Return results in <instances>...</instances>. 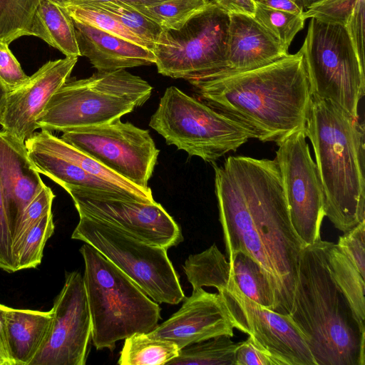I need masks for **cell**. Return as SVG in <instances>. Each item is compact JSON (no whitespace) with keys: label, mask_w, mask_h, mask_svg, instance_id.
<instances>
[{"label":"cell","mask_w":365,"mask_h":365,"mask_svg":"<svg viewBox=\"0 0 365 365\" xmlns=\"http://www.w3.org/2000/svg\"><path fill=\"white\" fill-rule=\"evenodd\" d=\"M212 166L227 256L242 252L256 261L273 289L274 311L289 314L304 246L291 222L276 160L229 156Z\"/></svg>","instance_id":"cell-1"},{"label":"cell","mask_w":365,"mask_h":365,"mask_svg":"<svg viewBox=\"0 0 365 365\" xmlns=\"http://www.w3.org/2000/svg\"><path fill=\"white\" fill-rule=\"evenodd\" d=\"M199 100L276 144L304 129L312 100L303 50L256 69L188 81Z\"/></svg>","instance_id":"cell-2"},{"label":"cell","mask_w":365,"mask_h":365,"mask_svg":"<svg viewBox=\"0 0 365 365\" xmlns=\"http://www.w3.org/2000/svg\"><path fill=\"white\" fill-rule=\"evenodd\" d=\"M322 185L325 217L347 232L365 220V132L355 118L312 97L304 128Z\"/></svg>","instance_id":"cell-3"},{"label":"cell","mask_w":365,"mask_h":365,"mask_svg":"<svg viewBox=\"0 0 365 365\" xmlns=\"http://www.w3.org/2000/svg\"><path fill=\"white\" fill-rule=\"evenodd\" d=\"M326 242L321 239L303 247L289 314L316 365H365V332L332 278Z\"/></svg>","instance_id":"cell-4"},{"label":"cell","mask_w":365,"mask_h":365,"mask_svg":"<svg viewBox=\"0 0 365 365\" xmlns=\"http://www.w3.org/2000/svg\"><path fill=\"white\" fill-rule=\"evenodd\" d=\"M80 252L96 349L113 351L118 341L153 331L160 319L159 305L92 246L85 243Z\"/></svg>","instance_id":"cell-5"},{"label":"cell","mask_w":365,"mask_h":365,"mask_svg":"<svg viewBox=\"0 0 365 365\" xmlns=\"http://www.w3.org/2000/svg\"><path fill=\"white\" fill-rule=\"evenodd\" d=\"M152 91L146 81L125 69L68 78L50 98L36 121L37 128L63 133L107 123L143 106Z\"/></svg>","instance_id":"cell-6"},{"label":"cell","mask_w":365,"mask_h":365,"mask_svg":"<svg viewBox=\"0 0 365 365\" xmlns=\"http://www.w3.org/2000/svg\"><path fill=\"white\" fill-rule=\"evenodd\" d=\"M149 126L167 144L211 163L256 138L250 129L175 86L165 89Z\"/></svg>","instance_id":"cell-7"},{"label":"cell","mask_w":365,"mask_h":365,"mask_svg":"<svg viewBox=\"0 0 365 365\" xmlns=\"http://www.w3.org/2000/svg\"><path fill=\"white\" fill-rule=\"evenodd\" d=\"M303 50L312 97L331 103L359 118L365 94V63L345 26L311 18Z\"/></svg>","instance_id":"cell-8"},{"label":"cell","mask_w":365,"mask_h":365,"mask_svg":"<svg viewBox=\"0 0 365 365\" xmlns=\"http://www.w3.org/2000/svg\"><path fill=\"white\" fill-rule=\"evenodd\" d=\"M71 237L92 246L158 303L185 299L167 249L148 244L100 220L79 216Z\"/></svg>","instance_id":"cell-9"},{"label":"cell","mask_w":365,"mask_h":365,"mask_svg":"<svg viewBox=\"0 0 365 365\" xmlns=\"http://www.w3.org/2000/svg\"><path fill=\"white\" fill-rule=\"evenodd\" d=\"M229 25V14L211 0L179 29H163L153 51L158 73L190 81L222 72Z\"/></svg>","instance_id":"cell-10"},{"label":"cell","mask_w":365,"mask_h":365,"mask_svg":"<svg viewBox=\"0 0 365 365\" xmlns=\"http://www.w3.org/2000/svg\"><path fill=\"white\" fill-rule=\"evenodd\" d=\"M60 138L127 181L150 189L159 150L148 130L118 118L65 131Z\"/></svg>","instance_id":"cell-11"},{"label":"cell","mask_w":365,"mask_h":365,"mask_svg":"<svg viewBox=\"0 0 365 365\" xmlns=\"http://www.w3.org/2000/svg\"><path fill=\"white\" fill-rule=\"evenodd\" d=\"M304 129L277 143L278 164L292 227L304 246L321 240L325 217L322 185Z\"/></svg>","instance_id":"cell-12"},{"label":"cell","mask_w":365,"mask_h":365,"mask_svg":"<svg viewBox=\"0 0 365 365\" xmlns=\"http://www.w3.org/2000/svg\"><path fill=\"white\" fill-rule=\"evenodd\" d=\"M63 188L72 197L79 216L110 224L148 244L168 249L182 240L179 225L163 206L104 191L75 186Z\"/></svg>","instance_id":"cell-13"},{"label":"cell","mask_w":365,"mask_h":365,"mask_svg":"<svg viewBox=\"0 0 365 365\" xmlns=\"http://www.w3.org/2000/svg\"><path fill=\"white\" fill-rule=\"evenodd\" d=\"M217 291L234 327L248 334L282 365H316L304 334L289 314L277 313L248 298L233 275Z\"/></svg>","instance_id":"cell-14"},{"label":"cell","mask_w":365,"mask_h":365,"mask_svg":"<svg viewBox=\"0 0 365 365\" xmlns=\"http://www.w3.org/2000/svg\"><path fill=\"white\" fill-rule=\"evenodd\" d=\"M45 343L30 365H84L91 337V319L83 277L67 272L56 298Z\"/></svg>","instance_id":"cell-15"},{"label":"cell","mask_w":365,"mask_h":365,"mask_svg":"<svg viewBox=\"0 0 365 365\" xmlns=\"http://www.w3.org/2000/svg\"><path fill=\"white\" fill-rule=\"evenodd\" d=\"M78 57L49 61L21 86L8 92L0 116L3 130L24 143L54 93L69 78Z\"/></svg>","instance_id":"cell-16"},{"label":"cell","mask_w":365,"mask_h":365,"mask_svg":"<svg viewBox=\"0 0 365 365\" xmlns=\"http://www.w3.org/2000/svg\"><path fill=\"white\" fill-rule=\"evenodd\" d=\"M234 324L218 293L192 290L180 309L148 334L180 349L220 335L234 336Z\"/></svg>","instance_id":"cell-17"},{"label":"cell","mask_w":365,"mask_h":365,"mask_svg":"<svg viewBox=\"0 0 365 365\" xmlns=\"http://www.w3.org/2000/svg\"><path fill=\"white\" fill-rule=\"evenodd\" d=\"M30 160L26 145L0 130V182L12 247L24 211L45 185Z\"/></svg>","instance_id":"cell-18"},{"label":"cell","mask_w":365,"mask_h":365,"mask_svg":"<svg viewBox=\"0 0 365 365\" xmlns=\"http://www.w3.org/2000/svg\"><path fill=\"white\" fill-rule=\"evenodd\" d=\"M229 15L227 66L222 72L214 76L256 69L289 54L254 17L237 14Z\"/></svg>","instance_id":"cell-19"},{"label":"cell","mask_w":365,"mask_h":365,"mask_svg":"<svg viewBox=\"0 0 365 365\" xmlns=\"http://www.w3.org/2000/svg\"><path fill=\"white\" fill-rule=\"evenodd\" d=\"M71 20L81 56L86 57L98 71H113L155 63L153 52L147 48Z\"/></svg>","instance_id":"cell-20"},{"label":"cell","mask_w":365,"mask_h":365,"mask_svg":"<svg viewBox=\"0 0 365 365\" xmlns=\"http://www.w3.org/2000/svg\"><path fill=\"white\" fill-rule=\"evenodd\" d=\"M53 312L8 307L5 327L14 365H30L48 335Z\"/></svg>","instance_id":"cell-21"},{"label":"cell","mask_w":365,"mask_h":365,"mask_svg":"<svg viewBox=\"0 0 365 365\" xmlns=\"http://www.w3.org/2000/svg\"><path fill=\"white\" fill-rule=\"evenodd\" d=\"M24 143L29 157L37 171L62 187L75 186L122 195L107 182L88 173L72 160L52 150L36 133L29 137Z\"/></svg>","instance_id":"cell-22"},{"label":"cell","mask_w":365,"mask_h":365,"mask_svg":"<svg viewBox=\"0 0 365 365\" xmlns=\"http://www.w3.org/2000/svg\"><path fill=\"white\" fill-rule=\"evenodd\" d=\"M31 36L41 38L66 56H81L72 20L52 0H40L33 19Z\"/></svg>","instance_id":"cell-23"},{"label":"cell","mask_w":365,"mask_h":365,"mask_svg":"<svg viewBox=\"0 0 365 365\" xmlns=\"http://www.w3.org/2000/svg\"><path fill=\"white\" fill-rule=\"evenodd\" d=\"M326 255L334 281L344 296L360 330L365 332L364 277L333 242H326Z\"/></svg>","instance_id":"cell-24"},{"label":"cell","mask_w":365,"mask_h":365,"mask_svg":"<svg viewBox=\"0 0 365 365\" xmlns=\"http://www.w3.org/2000/svg\"><path fill=\"white\" fill-rule=\"evenodd\" d=\"M183 269L192 290L203 287L219 290L226 286L232 276L230 262L215 244L198 254L190 255Z\"/></svg>","instance_id":"cell-25"},{"label":"cell","mask_w":365,"mask_h":365,"mask_svg":"<svg viewBox=\"0 0 365 365\" xmlns=\"http://www.w3.org/2000/svg\"><path fill=\"white\" fill-rule=\"evenodd\" d=\"M228 257L233 277L241 292L252 301L274 311V291L258 263L242 252H236Z\"/></svg>","instance_id":"cell-26"},{"label":"cell","mask_w":365,"mask_h":365,"mask_svg":"<svg viewBox=\"0 0 365 365\" xmlns=\"http://www.w3.org/2000/svg\"><path fill=\"white\" fill-rule=\"evenodd\" d=\"M125 339L118 361L120 365L167 364L180 351L174 343L148 333H135Z\"/></svg>","instance_id":"cell-27"},{"label":"cell","mask_w":365,"mask_h":365,"mask_svg":"<svg viewBox=\"0 0 365 365\" xmlns=\"http://www.w3.org/2000/svg\"><path fill=\"white\" fill-rule=\"evenodd\" d=\"M240 342L220 335L186 346L167 365H235V351Z\"/></svg>","instance_id":"cell-28"},{"label":"cell","mask_w":365,"mask_h":365,"mask_svg":"<svg viewBox=\"0 0 365 365\" xmlns=\"http://www.w3.org/2000/svg\"><path fill=\"white\" fill-rule=\"evenodd\" d=\"M73 20L136 43L150 51L153 47L132 33L113 16L87 3H56Z\"/></svg>","instance_id":"cell-29"},{"label":"cell","mask_w":365,"mask_h":365,"mask_svg":"<svg viewBox=\"0 0 365 365\" xmlns=\"http://www.w3.org/2000/svg\"><path fill=\"white\" fill-rule=\"evenodd\" d=\"M40 0H0V42L10 44L31 36L34 16Z\"/></svg>","instance_id":"cell-30"},{"label":"cell","mask_w":365,"mask_h":365,"mask_svg":"<svg viewBox=\"0 0 365 365\" xmlns=\"http://www.w3.org/2000/svg\"><path fill=\"white\" fill-rule=\"evenodd\" d=\"M211 0H165L150 6H135L163 29L177 30L196 14L203 10Z\"/></svg>","instance_id":"cell-31"},{"label":"cell","mask_w":365,"mask_h":365,"mask_svg":"<svg viewBox=\"0 0 365 365\" xmlns=\"http://www.w3.org/2000/svg\"><path fill=\"white\" fill-rule=\"evenodd\" d=\"M100 8L113 16L132 33L153 47L163 28L131 5L120 1L80 2Z\"/></svg>","instance_id":"cell-32"},{"label":"cell","mask_w":365,"mask_h":365,"mask_svg":"<svg viewBox=\"0 0 365 365\" xmlns=\"http://www.w3.org/2000/svg\"><path fill=\"white\" fill-rule=\"evenodd\" d=\"M257 3L254 18L283 46L288 48L296 34L303 29V15L273 9Z\"/></svg>","instance_id":"cell-33"},{"label":"cell","mask_w":365,"mask_h":365,"mask_svg":"<svg viewBox=\"0 0 365 365\" xmlns=\"http://www.w3.org/2000/svg\"><path fill=\"white\" fill-rule=\"evenodd\" d=\"M52 211L46 214L26 235L17 259V269L36 267L41 262L47 240L54 231Z\"/></svg>","instance_id":"cell-34"},{"label":"cell","mask_w":365,"mask_h":365,"mask_svg":"<svg viewBox=\"0 0 365 365\" xmlns=\"http://www.w3.org/2000/svg\"><path fill=\"white\" fill-rule=\"evenodd\" d=\"M54 197L55 195L52 190L44 185L39 192L26 207L22 217L18 235L12 247L13 255L16 267L18 256L26 235L30 229L36 225L41 218L46 214L52 211V203Z\"/></svg>","instance_id":"cell-35"},{"label":"cell","mask_w":365,"mask_h":365,"mask_svg":"<svg viewBox=\"0 0 365 365\" xmlns=\"http://www.w3.org/2000/svg\"><path fill=\"white\" fill-rule=\"evenodd\" d=\"M356 0H319L304 11L303 16L345 26Z\"/></svg>","instance_id":"cell-36"},{"label":"cell","mask_w":365,"mask_h":365,"mask_svg":"<svg viewBox=\"0 0 365 365\" xmlns=\"http://www.w3.org/2000/svg\"><path fill=\"white\" fill-rule=\"evenodd\" d=\"M365 220L339 237L336 244L351 260L362 277L365 276Z\"/></svg>","instance_id":"cell-37"},{"label":"cell","mask_w":365,"mask_h":365,"mask_svg":"<svg viewBox=\"0 0 365 365\" xmlns=\"http://www.w3.org/2000/svg\"><path fill=\"white\" fill-rule=\"evenodd\" d=\"M29 77L9 48V44L0 42V81L8 92L24 84Z\"/></svg>","instance_id":"cell-38"},{"label":"cell","mask_w":365,"mask_h":365,"mask_svg":"<svg viewBox=\"0 0 365 365\" xmlns=\"http://www.w3.org/2000/svg\"><path fill=\"white\" fill-rule=\"evenodd\" d=\"M365 0H356L345 25L353 46L361 62L364 61Z\"/></svg>","instance_id":"cell-39"},{"label":"cell","mask_w":365,"mask_h":365,"mask_svg":"<svg viewBox=\"0 0 365 365\" xmlns=\"http://www.w3.org/2000/svg\"><path fill=\"white\" fill-rule=\"evenodd\" d=\"M235 365H282L281 362L259 348L249 336L235 351Z\"/></svg>","instance_id":"cell-40"},{"label":"cell","mask_w":365,"mask_h":365,"mask_svg":"<svg viewBox=\"0 0 365 365\" xmlns=\"http://www.w3.org/2000/svg\"><path fill=\"white\" fill-rule=\"evenodd\" d=\"M0 268L8 272L17 271L12 252V240L6 217L0 182Z\"/></svg>","instance_id":"cell-41"},{"label":"cell","mask_w":365,"mask_h":365,"mask_svg":"<svg viewBox=\"0 0 365 365\" xmlns=\"http://www.w3.org/2000/svg\"><path fill=\"white\" fill-rule=\"evenodd\" d=\"M227 14H244L254 17L257 3L255 0H212Z\"/></svg>","instance_id":"cell-42"},{"label":"cell","mask_w":365,"mask_h":365,"mask_svg":"<svg viewBox=\"0 0 365 365\" xmlns=\"http://www.w3.org/2000/svg\"><path fill=\"white\" fill-rule=\"evenodd\" d=\"M257 3L273 9L303 15L304 0H255Z\"/></svg>","instance_id":"cell-43"},{"label":"cell","mask_w":365,"mask_h":365,"mask_svg":"<svg viewBox=\"0 0 365 365\" xmlns=\"http://www.w3.org/2000/svg\"><path fill=\"white\" fill-rule=\"evenodd\" d=\"M8 307L0 304V365H14L9 353L6 335L5 318Z\"/></svg>","instance_id":"cell-44"},{"label":"cell","mask_w":365,"mask_h":365,"mask_svg":"<svg viewBox=\"0 0 365 365\" xmlns=\"http://www.w3.org/2000/svg\"><path fill=\"white\" fill-rule=\"evenodd\" d=\"M56 3L120 1L135 6H150L165 0H52Z\"/></svg>","instance_id":"cell-45"},{"label":"cell","mask_w":365,"mask_h":365,"mask_svg":"<svg viewBox=\"0 0 365 365\" xmlns=\"http://www.w3.org/2000/svg\"><path fill=\"white\" fill-rule=\"evenodd\" d=\"M8 94V91L4 84L0 81V116L3 112L6 100Z\"/></svg>","instance_id":"cell-46"},{"label":"cell","mask_w":365,"mask_h":365,"mask_svg":"<svg viewBox=\"0 0 365 365\" xmlns=\"http://www.w3.org/2000/svg\"><path fill=\"white\" fill-rule=\"evenodd\" d=\"M319 0H304V10Z\"/></svg>","instance_id":"cell-47"}]
</instances>
